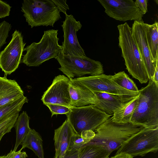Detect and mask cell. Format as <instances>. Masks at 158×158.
Instances as JSON below:
<instances>
[{
  "instance_id": "obj_1",
  "label": "cell",
  "mask_w": 158,
  "mask_h": 158,
  "mask_svg": "<svg viewBox=\"0 0 158 158\" xmlns=\"http://www.w3.org/2000/svg\"><path fill=\"white\" fill-rule=\"evenodd\" d=\"M145 128L142 125L131 122L116 123L110 117L96 128L95 136L90 142L102 145L111 153Z\"/></svg>"
},
{
  "instance_id": "obj_17",
  "label": "cell",
  "mask_w": 158,
  "mask_h": 158,
  "mask_svg": "<svg viewBox=\"0 0 158 158\" xmlns=\"http://www.w3.org/2000/svg\"><path fill=\"white\" fill-rule=\"evenodd\" d=\"M75 133L67 119L55 129L54 140L55 153L54 158H61L68 150L72 138Z\"/></svg>"
},
{
  "instance_id": "obj_38",
  "label": "cell",
  "mask_w": 158,
  "mask_h": 158,
  "mask_svg": "<svg viewBox=\"0 0 158 158\" xmlns=\"http://www.w3.org/2000/svg\"><path fill=\"white\" fill-rule=\"evenodd\" d=\"M5 156H0V158H5Z\"/></svg>"
},
{
  "instance_id": "obj_16",
  "label": "cell",
  "mask_w": 158,
  "mask_h": 158,
  "mask_svg": "<svg viewBox=\"0 0 158 158\" xmlns=\"http://www.w3.org/2000/svg\"><path fill=\"white\" fill-rule=\"evenodd\" d=\"M98 100L95 106L111 116L132 100L136 96L117 95L103 92L94 93Z\"/></svg>"
},
{
  "instance_id": "obj_18",
  "label": "cell",
  "mask_w": 158,
  "mask_h": 158,
  "mask_svg": "<svg viewBox=\"0 0 158 158\" xmlns=\"http://www.w3.org/2000/svg\"><path fill=\"white\" fill-rule=\"evenodd\" d=\"M7 76H0V106L24 96V92L15 80L8 79Z\"/></svg>"
},
{
  "instance_id": "obj_27",
  "label": "cell",
  "mask_w": 158,
  "mask_h": 158,
  "mask_svg": "<svg viewBox=\"0 0 158 158\" xmlns=\"http://www.w3.org/2000/svg\"><path fill=\"white\" fill-rule=\"evenodd\" d=\"M11 28V25L5 21L0 23V49L6 43V40Z\"/></svg>"
},
{
  "instance_id": "obj_13",
  "label": "cell",
  "mask_w": 158,
  "mask_h": 158,
  "mask_svg": "<svg viewBox=\"0 0 158 158\" xmlns=\"http://www.w3.org/2000/svg\"><path fill=\"white\" fill-rule=\"evenodd\" d=\"M70 79L64 75H59L54 79L52 84L44 92L41 100L43 104H52L71 108L69 91Z\"/></svg>"
},
{
  "instance_id": "obj_24",
  "label": "cell",
  "mask_w": 158,
  "mask_h": 158,
  "mask_svg": "<svg viewBox=\"0 0 158 158\" xmlns=\"http://www.w3.org/2000/svg\"><path fill=\"white\" fill-rule=\"evenodd\" d=\"M27 102V97L24 96L0 106V123L19 113L23 105Z\"/></svg>"
},
{
  "instance_id": "obj_35",
  "label": "cell",
  "mask_w": 158,
  "mask_h": 158,
  "mask_svg": "<svg viewBox=\"0 0 158 158\" xmlns=\"http://www.w3.org/2000/svg\"><path fill=\"white\" fill-rule=\"evenodd\" d=\"M15 122L11 124L6 127L0 131V142L1 139L5 134L10 132L12 128L14 127Z\"/></svg>"
},
{
  "instance_id": "obj_6",
  "label": "cell",
  "mask_w": 158,
  "mask_h": 158,
  "mask_svg": "<svg viewBox=\"0 0 158 158\" xmlns=\"http://www.w3.org/2000/svg\"><path fill=\"white\" fill-rule=\"evenodd\" d=\"M60 67L58 69L69 79L87 75H96L104 72L102 64L87 56L63 54L61 52L55 58Z\"/></svg>"
},
{
  "instance_id": "obj_31",
  "label": "cell",
  "mask_w": 158,
  "mask_h": 158,
  "mask_svg": "<svg viewBox=\"0 0 158 158\" xmlns=\"http://www.w3.org/2000/svg\"><path fill=\"white\" fill-rule=\"evenodd\" d=\"M22 150L21 148L17 152L11 150L9 153L5 156V158H26L28 156L26 152L24 151L21 152Z\"/></svg>"
},
{
  "instance_id": "obj_32",
  "label": "cell",
  "mask_w": 158,
  "mask_h": 158,
  "mask_svg": "<svg viewBox=\"0 0 158 158\" xmlns=\"http://www.w3.org/2000/svg\"><path fill=\"white\" fill-rule=\"evenodd\" d=\"M148 2L147 0H136L134 2L135 6L139 9L143 15L148 10Z\"/></svg>"
},
{
  "instance_id": "obj_5",
  "label": "cell",
  "mask_w": 158,
  "mask_h": 158,
  "mask_svg": "<svg viewBox=\"0 0 158 158\" xmlns=\"http://www.w3.org/2000/svg\"><path fill=\"white\" fill-rule=\"evenodd\" d=\"M21 11L31 28L41 26L53 27L61 18L60 12L52 0H24Z\"/></svg>"
},
{
  "instance_id": "obj_28",
  "label": "cell",
  "mask_w": 158,
  "mask_h": 158,
  "mask_svg": "<svg viewBox=\"0 0 158 158\" xmlns=\"http://www.w3.org/2000/svg\"><path fill=\"white\" fill-rule=\"evenodd\" d=\"M49 109L52 113L51 117L54 115L67 114L69 113L71 108L67 107L57 104H47L45 105Z\"/></svg>"
},
{
  "instance_id": "obj_14",
  "label": "cell",
  "mask_w": 158,
  "mask_h": 158,
  "mask_svg": "<svg viewBox=\"0 0 158 158\" xmlns=\"http://www.w3.org/2000/svg\"><path fill=\"white\" fill-rule=\"evenodd\" d=\"M143 21H134L131 29L132 35L147 69L150 80H152L157 62L152 57L148 43L146 25Z\"/></svg>"
},
{
  "instance_id": "obj_34",
  "label": "cell",
  "mask_w": 158,
  "mask_h": 158,
  "mask_svg": "<svg viewBox=\"0 0 158 158\" xmlns=\"http://www.w3.org/2000/svg\"><path fill=\"white\" fill-rule=\"evenodd\" d=\"M80 150H68L61 158H78Z\"/></svg>"
},
{
  "instance_id": "obj_15",
  "label": "cell",
  "mask_w": 158,
  "mask_h": 158,
  "mask_svg": "<svg viewBox=\"0 0 158 158\" xmlns=\"http://www.w3.org/2000/svg\"><path fill=\"white\" fill-rule=\"evenodd\" d=\"M69 91L70 105L73 107L94 105L98 102L94 94L76 78L70 79Z\"/></svg>"
},
{
  "instance_id": "obj_33",
  "label": "cell",
  "mask_w": 158,
  "mask_h": 158,
  "mask_svg": "<svg viewBox=\"0 0 158 158\" xmlns=\"http://www.w3.org/2000/svg\"><path fill=\"white\" fill-rule=\"evenodd\" d=\"M19 113H17L0 123V131L6 127L11 124L15 122Z\"/></svg>"
},
{
  "instance_id": "obj_22",
  "label": "cell",
  "mask_w": 158,
  "mask_h": 158,
  "mask_svg": "<svg viewBox=\"0 0 158 158\" xmlns=\"http://www.w3.org/2000/svg\"><path fill=\"white\" fill-rule=\"evenodd\" d=\"M147 40L151 56L154 62H158V23L156 21L152 24L146 23Z\"/></svg>"
},
{
  "instance_id": "obj_9",
  "label": "cell",
  "mask_w": 158,
  "mask_h": 158,
  "mask_svg": "<svg viewBox=\"0 0 158 158\" xmlns=\"http://www.w3.org/2000/svg\"><path fill=\"white\" fill-rule=\"evenodd\" d=\"M26 44L21 32L15 30L10 42L0 52V68L5 75L10 74L18 68Z\"/></svg>"
},
{
  "instance_id": "obj_30",
  "label": "cell",
  "mask_w": 158,
  "mask_h": 158,
  "mask_svg": "<svg viewBox=\"0 0 158 158\" xmlns=\"http://www.w3.org/2000/svg\"><path fill=\"white\" fill-rule=\"evenodd\" d=\"M60 11L63 13L65 15H67L66 11L69 10V6L66 3V0H52Z\"/></svg>"
},
{
  "instance_id": "obj_37",
  "label": "cell",
  "mask_w": 158,
  "mask_h": 158,
  "mask_svg": "<svg viewBox=\"0 0 158 158\" xmlns=\"http://www.w3.org/2000/svg\"><path fill=\"white\" fill-rule=\"evenodd\" d=\"M110 158H132L129 156L124 154H115L113 156L111 157Z\"/></svg>"
},
{
  "instance_id": "obj_21",
  "label": "cell",
  "mask_w": 158,
  "mask_h": 158,
  "mask_svg": "<svg viewBox=\"0 0 158 158\" xmlns=\"http://www.w3.org/2000/svg\"><path fill=\"white\" fill-rule=\"evenodd\" d=\"M110 154L102 145L90 142L80 149L78 158H108Z\"/></svg>"
},
{
  "instance_id": "obj_26",
  "label": "cell",
  "mask_w": 158,
  "mask_h": 158,
  "mask_svg": "<svg viewBox=\"0 0 158 158\" xmlns=\"http://www.w3.org/2000/svg\"><path fill=\"white\" fill-rule=\"evenodd\" d=\"M112 76L114 81L122 88L131 91L138 92L139 90L136 84L124 71L115 73Z\"/></svg>"
},
{
  "instance_id": "obj_2",
  "label": "cell",
  "mask_w": 158,
  "mask_h": 158,
  "mask_svg": "<svg viewBox=\"0 0 158 158\" xmlns=\"http://www.w3.org/2000/svg\"><path fill=\"white\" fill-rule=\"evenodd\" d=\"M118 46L125 61L126 69L134 78L141 83H146L150 79L131 32V29L126 22L118 25Z\"/></svg>"
},
{
  "instance_id": "obj_23",
  "label": "cell",
  "mask_w": 158,
  "mask_h": 158,
  "mask_svg": "<svg viewBox=\"0 0 158 158\" xmlns=\"http://www.w3.org/2000/svg\"><path fill=\"white\" fill-rule=\"evenodd\" d=\"M138 97L139 95L116 111L112 117L113 120L119 123L131 122V117L137 104Z\"/></svg>"
},
{
  "instance_id": "obj_7",
  "label": "cell",
  "mask_w": 158,
  "mask_h": 158,
  "mask_svg": "<svg viewBox=\"0 0 158 158\" xmlns=\"http://www.w3.org/2000/svg\"><path fill=\"white\" fill-rule=\"evenodd\" d=\"M67 119L76 133L80 135L83 131H94L101 124L110 117L94 105L74 107L66 114Z\"/></svg>"
},
{
  "instance_id": "obj_20",
  "label": "cell",
  "mask_w": 158,
  "mask_h": 158,
  "mask_svg": "<svg viewBox=\"0 0 158 158\" xmlns=\"http://www.w3.org/2000/svg\"><path fill=\"white\" fill-rule=\"evenodd\" d=\"M30 119V117L25 111H23L18 116L14 126L16 132V140L13 151H16L31 129L29 125Z\"/></svg>"
},
{
  "instance_id": "obj_29",
  "label": "cell",
  "mask_w": 158,
  "mask_h": 158,
  "mask_svg": "<svg viewBox=\"0 0 158 158\" xmlns=\"http://www.w3.org/2000/svg\"><path fill=\"white\" fill-rule=\"evenodd\" d=\"M11 7L6 2L0 0V18L9 16Z\"/></svg>"
},
{
  "instance_id": "obj_11",
  "label": "cell",
  "mask_w": 158,
  "mask_h": 158,
  "mask_svg": "<svg viewBox=\"0 0 158 158\" xmlns=\"http://www.w3.org/2000/svg\"><path fill=\"white\" fill-rule=\"evenodd\" d=\"M94 93L103 92L108 94L136 96L138 92L123 89L113 80V76L104 74L76 78Z\"/></svg>"
},
{
  "instance_id": "obj_36",
  "label": "cell",
  "mask_w": 158,
  "mask_h": 158,
  "mask_svg": "<svg viewBox=\"0 0 158 158\" xmlns=\"http://www.w3.org/2000/svg\"><path fill=\"white\" fill-rule=\"evenodd\" d=\"M158 85V63L156 64L154 73L152 80Z\"/></svg>"
},
{
  "instance_id": "obj_8",
  "label": "cell",
  "mask_w": 158,
  "mask_h": 158,
  "mask_svg": "<svg viewBox=\"0 0 158 158\" xmlns=\"http://www.w3.org/2000/svg\"><path fill=\"white\" fill-rule=\"evenodd\" d=\"M158 150V127L144 129L134 135L123 144L116 154H124L132 158L143 156L150 152H156Z\"/></svg>"
},
{
  "instance_id": "obj_10",
  "label": "cell",
  "mask_w": 158,
  "mask_h": 158,
  "mask_svg": "<svg viewBox=\"0 0 158 158\" xmlns=\"http://www.w3.org/2000/svg\"><path fill=\"white\" fill-rule=\"evenodd\" d=\"M110 17L116 20L143 21V15L133 0H98Z\"/></svg>"
},
{
  "instance_id": "obj_19",
  "label": "cell",
  "mask_w": 158,
  "mask_h": 158,
  "mask_svg": "<svg viewBox=\"0 0 158 158\" xmlns=\"http://www.w3.org/2000/svg\"><path fill=\"white\" fill-rule=\"evenodd\" d=\"M23 149L27 148L32 150L38 158H44L43 140L39 133L31 129L21 144Z\"/></svg>"
},
{
  "instance_id": "obj_25",
  "label": "cell",
  "mask_w": 158,
  "mask_h": 158,
  "mask_svg": "<svg viewBox=\"0 0 158 158\" xmlns=\"http://www.w3.org/2000/svg\"><path fill=\"white\" fill-rule=\"evenodd\" d=\"M95 135L94 131L89 130L83 131L80 135L75 133L72 138L68 150H80L93 139Z\"/></svg>"
},
{
  "instance_id": "obj_12",
  "label": "cell",
  "mask_w": 158,
  "mask_h": 158,
  "mask_svg": "<svg viewBox=\"0 0 158 158\" xmlns=\"http://www.w3.org/2000/svg\"><path fill=\"white\" fill-rule=\"evenodd\" d=\"M82 26L80 22L77 21L72 14L65 15V20L61 25L64 33L61 52L63 54L79 56H86L77 36V31Z\"/></svg>"
},
{
  "instance_id": "obj_4",
  "label": "cell",
  "mask_w": 158,
  "mask_h": 158,
  "mask_svg": "<svg viewBox=\"0 0 158 158\" xmlns=\"http://www.w3.org/2000/svg\"><path fill=\"white\" fill-rule=\"evenodd\" d=\"M58 30L49 29L44 31L40 41L33 42L24 48L26 51L21 62L28 66H39L44 62L55 58L62 50L59 44Z\"/></svg>"
},
{
  "instance_id": "obj_3",
  "label": "cell",
  "mask_w": 158,
  "mask_h": 158,
  "mask_svg": "<svg viewBox=\"0 0 158 158\" xmlns=\"http://www.w3.org/2000/svg\"><path fill=\"white\" fill-rule=\"evenodd\" d=\"M137 106L131 122L145 129L158 127V85L149 80L147 86L139 90Z\"/></svg>"
}]
</instances>
